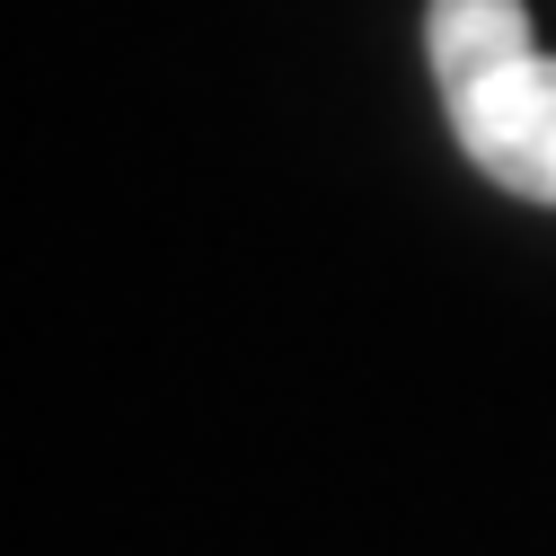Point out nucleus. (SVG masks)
<instances>
[{"label": "nucleus", "mask_w": 556, "mask_h": 556, "mask_svg": "<svg viewBox=\"0 0 556 556\" xmlns=\"http://www.w3.org/2000/svg\"><path fill=\"white\" fill-rule=\"evenodd\" d=\"M425 53L477 177L556 213V53L530 45V10L521 0H433Z\"/></svg>", "instance_id": "nucleus-1"}]
</instances>
